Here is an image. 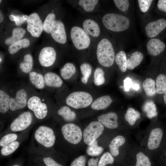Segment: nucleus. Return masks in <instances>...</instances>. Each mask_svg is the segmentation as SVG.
<instances>
[{
	"instance_id": "1",
	"label": "nucleus",
	"mask_w": 166,
	"mask_h": 166,
	"mask_svg": "<svg viewBox=\"0 0 166 166\" xmlns=\"http://www.w3.org/2000/svg\"><path fill=\"white\" fill-rule=\"evenodd\" d=\"M104 30L113 37L116 44L128 40L135 34L134 19L120 13H105L101 18Z\"/></svg>"
},
{
	"instance_id": "2",
	"label": "nucleus",
	"mask_w": 166,
	"mask_h": 166,
	"mask_svg": "<svg viewBox=\"0 0 166 166\" xmlns=\"http://www.w3.org/2000/svg\"><path fill=\"white\" fill-rule=\"evenodd\" d=\"M97 41L94 48L98 62L104 67H111L114 63L117 48L115 40L105 30Z\"/></svg>"
},
{
	"instance_id": "3",
	"label": "nucleus",
	"mask_w": 166,
	"mask_h": 166,
	"mask_svg": "<svg viewBox=\"0 0 166 166\" xmlns=\"http://www.w3.org/2000/svg\"><path fill=\"white\" fill-rule=\"evenodd\" d=\"M51 101L47 93L36 90L30 97L27 107L36 119L44 120L49 113L51 106Z\"/></svg>"
},
{
	"instance_id": "4",
	"label": "nucleus",
	"mask_w": 166,
	"mask_h": 166,
	"mask_svg": "<svg viewBox=\"0 0 166 166\" xmlns=\"http://www.w3.org/2000/svg\"><path fill=\"white\" fill-rule=\"evenodd\" d=\"M36 90L29 83H21L13 87L10 104V111L16 112L27 107L30 97Z\"/></svg>"
},
{
	"instance_id": "5",
	"label": "nucleus",
	"mask_w": 166,
	"mask_h": 166,
	"mask_svg": "<svg viewBox=\"0 0 166 166\" xmlns=\"http://www.w3.org/2000/svg\"><path fill=\"white\" fill-rule=\"evenodd\" d=\"M143 32L148 39L157 38L166 29V19L153 18L151 16L141 22Z\"/></svg>"
},
{
	"instance_id": "6",
	"label": "nucleus",
	"mask_w": 166,
	"mask_h": 166,
	"mask_svg": "<svg viewBox=\"0 0 166 166\" xmlns=\"http://www.w3.org/2000/svg\"><path fill=\"white\" fill-rule=\"evenodd\" d=\"M70 37L74 48L78 50H85L91 46L92 39L81 26L75 25L71 27Z\"/></svg>"
},
{
	"instance_id": "7",
	"label": "nucleus",
	"mask_w": 166,
	"mask_h": 166,
	"mask_svg": "<svg viewBox=\"0 0 166 166\" xmlns=\"http://www.w3.org/2000/svg\"><path fill=\"white\" fill-rule=\"evenodd\" d=\"M92 96L87 92L77 91L69 94L66 98L67 105L75 109L86 108L92 103Z\"/></svg>"
},
{
	"instance_id": "8",
	"label": "nucleus",
	"mask_w": 166,
	"mask_h": 166,
	"mask_svg": "<svg viewBox=\"0 0 166 166\" xmlns=\"http://www.w3.org/2000/svg\"><path fill=\"white\" fill-rule=\"evenodd\" d=\"M34 136L38 143L47 148L52 147L56 140L53 130L51 128L45 125L39 126L35 131Z\"/></svg>"
},
{
	"instance_id": "9",
	"label": "nucleus",
	"mask_w": 166,
	"mask_h": 166,
	"mask_svg": "<svg viewBox=\"0 0 166 166\" xmlns=\"http://www.w3.org/2000/svg\"><path fill=\"white\" fill-rule=\"evenodd\" d=\"M104 127L98 121L90 123L83 132L84 142L87 145L92 144L102 134Z\"/></svg>"
},
{
	"instance_id": "10",
	"label": "nucleus",
	"mask_w": 166,
	"mask_h": 166,
	"mask_svg": "<svg viewBox=\"0 0 166 166\" xmlns=\"http://www.w3.org/2000/svg\"><path fill=\"white\" fill-rule=\"evenodd\" d=\"M61 131L65 140L72 144H78L83 137V133L81 128L74 123L65 124L62 127Z\"/></svg>"
},
{
	"instance_id": "11",
	"label": "nucleus",
	"mask_w": 166,
	"mask_h": 166,
	"mask_svg": "<svg viewBox=\"0 0 166 166\" xmlns=\"http://www.w3.org/2000/svg\"><path fill=\"white\" fill-rule=\"evenodd\" d=\"M81 26L92 40H97L105 31H102L101 26L97 20L92 17L84 19Z\"/></svg>"
},
{
	"instance_id": "12",
	"label": "nucleus",
	"mask_w": 166,
	"mask_h": 166,
	"mask_svg": "<svg viewBox=\"0 0 166 166\" xmlns=\"http://www.w3.org/2000/svg\"><path fill=\"white\" fill-rule=\"evenodd\" d=\"M34 116L30 111H26L21 113L11 123L10 129L16 132L24 130L32 123Z\"/></svg>"
},
{
	"instance_id": "13",
	"label": "nucleus",
	"mask_w": 166,
	"mask_h": 166,
	"mask_svg": "<svg viewBox=\"0 0 166 166\" xmlns=\"http://www.w3.org/2000/svg\"><path fill=\"white\" fill-rule=\"evenodd\" d=\"M57 56L56 51L53 47L46 46L41 50L38 56V61L41 66L48 68L54 65Z\"/></svg>"
},
{
	"instance_id": "14",
	"label": "nucleus",
	"mask_w": 166,
	"mask_h": 166,
	"mask_svg": "<svg viewBox=\"0 0 166 166\" xmlns=\"http://www.w3.org/2000/svg\"><path fill=\"white\" fill-rule=\"evenodd\" d=\"M27 29L32 36L38 38L43 30V23L39 15L36 13L30 14L27 21Z\"/></svg>"
},
{
	"instance_id": "15",
	"label": "nucleus",
	"mask_w": 166,
	"mask_h": 166,
	"mask_svg": "<svg viewBox=\"0 0 166 166\" xmlns=\"http://www.w3.org/2000/svg\"><path fill=\"white\" fill-rule=\"evenodd\" d=\"M72 2L76 9L85 14H91L100 10L99 0H79L72 1Z\"/></svg>"
},
{
	"instance_id": "16",
	"label": "nucleus",
	"mask_w": 166,
	"mask_h": 166,
	"mask_svg": "<svg viewBox=\"0 0 166 166\" xmlns=\"http://www.w3.org/2000/svg\"><path fill=\"white\" fill-rule=\"evenodd\" d=\"M50 34L53 39L61 44L66 43L67 36L65 25L61 21L56 20L53 22L50 30Z\"/></svg>"
},
{
	"instance_id": "17",
	"label": "nucleus",
	"mask_w": 166,
	"mask_h": 166,
	"mask_svg": "<svg viewBox=\"0 0 166 166\" xmlns=\"http://www.w3.org/2000/svg\"><path fill=\"white\" fill-rule=\"evenodd\" d=\"M13 88L7 85L1 86L0 89V112L2 114L10 111V104Z\"/></svg>"
},
{
	"instance_id": "18",
	"label": "nucleus",
	"mask_w": 166,
	"mask_h": 166,
	"mask_svg": "<svg viewBox=\"0 0 166 166\" xmlns=\"http://www.w3.org/2000/svg\"><path fill=\"white\" fill-rule=\"evenodd\" d=\"M145 47L148 53L152 57L160 55L166 48L165 43L158 38L148 39Z\"/></svg>"
},
{
	"instance_id": "19",
	"label": "nucleus",
	"mask_w": 166,
	"mask_h": 166,
	"mask_svg": "<svg viewBox=\"0 0 166 166\" xmlns=\"http://www.w3.org/2000/svg\"><path fill=\"white\" fill-rule=\"evenodd\" d=\"M114 4L120 13L134 18V1L129 0H113Z\"/></svg>"
},
{
	"instance_id": "20",
	"label": "nucleus",
	"mask_w": 166,
	"mask_h": 166,
	"mask_svg": "<svg viewBox=\"0 0 166 166\" xmlns=\"http://www.w3.org/2000/svg\"><path fill=\"white\" fill-rule=\"evenodd\" d=\"M118 117L115 112H111L100 115L97 121L104 127L110 129H115L118 126Z\"/></svg>"
},
{
	"instance_id": "21",
	"label": "nucleus",
	"mask_w": 166,
	"mask_h": 166,
	"mask_svg": "<svg viewBox=\"0 0 166 166\" xmlns=\"http://www.w3.org/2000/svg\"><path fill=\"white\" fill-rule=\"evenodd\" d=\"M155 1L138 0V10L142 22L151 16V13L153 9Z\"/></svg>"
},
{
	"instance_id": "22",
	"label": "nucleus",
	"mask_w": 166,
	"mask_h": 166,
	"mask_svg": "<svg viewBox=\"0 0 166 166\" xmlns=\"http://www.w3.org/2000/svg\"><path fill=\"white\" fill-rule=\"evenodd\" d=\"M29 84L35 89L43 91L46 89L44 74L32 70L28 74Z\"/></svg>"
},
{
	"instance_id": "23",
	"label": "nucleus",
	"mask_w": 166,
	"mask_h": 166,
	"mask_svg": "<svg viewBox=\"0 0 166 166\" xmlns=\"http://www.w3.org/2000/svg\"><path fill=\"white\" fill-rule=\"evenodd\" d=\"M163 136V132L160 128H155L152 129L149 133L147 145L148 148L154 150L158 148L161 142Z\"/></svg>"
},
{
	"instance_id": "24",
	"label": "nucleus",
	"mask_w": 166,
	"mask_h": 166,
	"mask_svg": "<svg viewBox=\"0 0 166 166\" xmlns=\"http://www.w3.org/2000/svg\"><path fill=\"white\" fill-rule=\"evenodd\" d=\"M43 74L46 88L48 90L53 88H60L62 85V80L56 73L51 71H47Z\"/></svg>"
},
{
	"instance_id": "25",
	"label": "nucleus",
	"mask_w": 166,
	"mask_h": 166,
	"mask_svg": "<svg viewBox=\"0 0 166 166\" xmlns=\"http://www.w3.org/2000/svg\"><path fill=\"white\" fill-rule=\"evenodd\" d=\"M144 57V54L140 50L137 49L132 51L127 57V69L131 70L134 69L140 65Z\"/></svg>"
},
{
	"instance_id": "26",
	"label": "nucleus",
	"mask_w": 166,
	"mask_h": 166,
	"mask_svg": "<svg viewBox=\"0 0 166 166\" xmlns=\"http://www.w3.org/2000/svg\"><path fill=\"white\" fill-rule=\"evenodd\" d=\"M33 65L34 60L32 55L29 53L25 54L18 66L20 74L23 76L28 75L33 70Z\"/></svg>"
},
{
	"instance_id": "27",
	"label": "nucleus",
	"mask_w": 166,
	"mask_h": 166,
	"mask_svg": "<svg viewBox=\"0 0 166 166\" xmlns=\"http://www.w3.org/2000/svg\"><path fill=\"white\" fill-rule=\"evenodd\" d=\"M125 139L122 135H117L110 142L109 147L110 153L113 157L118 156L119 154V148L125 142Z\"/></svg>"
},
{
	"instance_id": "28",
	"label": "nucleus",
	"mask_w": 166,
	"mask_h": 166,
	"mask_svg": "<svg viewBox=\"0 0 166 166\" xmlns=\"http://www.w3.org/2000/svg\"><path fill=\"white\" fill-rule=\"evenodd\" d=\"M112 101L113 100L110 96H104L95 100L92 103L91 107L95 110L104 109L108 107Z\"/></svg>"
},
{
	"instance_id": "29",
	"label": "nucleus",
	"mask_w": 166,
	"mask_h": 166,
	"mask_svg": "<svg viewBox=\"0 0 166 166\" xmlns=\"http://www.w3.org/2000/svg\"><path fill=\"white\" fill-rule=\"evenodd\" d=\"M58 115L65 121L71 122L74 121L76 117L75 113L67 105H64L60 107L57 111Z\"/></svg>"
},
{
	"instance_id": "30",
	"label": "nucleus",
	"mask_w": 166,
	"mask_h": 166,
	"mask_svg": "<svg viewBox=\"0 0 166 166\" xmlns=\"http://www.w3.org/2000/svg\"><path fill=\"white\" fill-rule=\"evenodd\" d=\"M26 33L25 30L20 27L13 28L12 35L5 40V43L7 45H10L14 42L22 39Z\"/></svg>"
},
{
	"instance_id": "31",
	"label": "nucleus",
	"mask_w": 166,
	"mask_h": 166,
	"mask_svg": "<svg viewBox=\"0 0 166 166\" xmlns=\"http://www.w3.org/2000/svg\"><path fill=\"white\" fill-rule=\"evenodd\" d=\"M127 55L125 51L120 49L116 53L114 62L122 72H125L127 70Z\"/></svg>"
},
{
	"instance_id": "32",
	"label": "nucleus",
	"mask_w": 166,
	"mask_h": 166,
	"mask_svg": "<svg viewBox=\"0 0 166 166\" xmlns=\"http://www.w3.org/2000/svg\"><path fill=\"white\" fill-rule=\"evenodd\" d=\"M30 44V40L27 38L22 39L9 46L8 52L11 54H14L20 49L28 47Z\"/></svg>"
},
{
	"instance_id": "33",
	"label": "nucleus",
	"mask_w": 166,
	"mask_h": 166,
	"mask_svg": "<svg viewBox=\"0 0 166 166\" xmlns=\"http://www.w3.org/2000/svg\"><path fill=\"white\" fill-rule=\"evenodd\" d=\"M76 68L72 63L68 62L65 63L61 69L60 74L61 77L64 80L70 79L75 73Z\"/></svg>"
},
{
	"instance_id": "34",
	"label": "nucleus",
	"mask_w": 166,
	"mask_h": 166,
	"mask_svg": "<svg viewBox=\"0 0 166 166\" xmlns=\"http://www.w3.org/2000/svg\"><path fill=\"white\" fill-rule=\"evenodd\" d=\"M156 82L150 78L146 79L143 83V87L146 94L148 96H152L156 93Z\"/></svg>"
},
{
	"instance_id": "35",
	"label": "nucleus",
	"mask_w": 166,
	"mask_h": 166,
	"mask_svg": "<svg viewBox=\"0 0 166 166\" xmlns=\"http://www.w3.org/2000/svg\"><path fill=\"white\" fill-rule=\"evenodd\" d=\"M124 117L128 124L132 126L135 124L137 120L140 119V114L138 111L132 108H129L127 110Z\"/></svg>"
},
{
	"instance_id": "36",
	"label": "nucleus",
	"mask_w": 166,
	"mask_h": 166,
	"mask_svg": "<svg viewBox=\"0 0 166 166\" xmlns=\"http://www.w3.org/2000/svg\"><path fill=\"white\" fill-rule=\"evenodd\" d=\"M80 69L82 75L81 81L84 84H86L92 73V67L89 63L84 62L81 65Z\"/></svg>"
},
{
	"instance_id": "37",
	"label": "nucleus",
	"mask_w": 166,
	"mask_h": 166,
	"mask_svg": "<svg viewBox=\"0 0 166 166\" xmlns=\"http://www.w3.org/2000/svg\"><path fill=\"white\" fill-rule=\"evenodd\" d=\"M156 93L159 94L164 93L166 90V75L160 74L157 77L156 81Z\"/></svg>"
},
{
	"instance_id": "38",
	"label": "nucleus",
	"mask_w": 166,
	"mask_h": 166,
	"mask_svg": "<svg viewBox=\"0 0 166 166\" xmlns=\"http://www.w3.org/2000/svg\"><path fill=\"white\" fill-rule=\"evenodd\" d=\"M104 150L103 147L98 145L97 140L92 144L88 145L86 152L88 155L92 156H95L100 155Z\"/></svg>"
},
{
	"instance_id": "39",
	"label": "nucleus",
	"mask_w": 166,
	"mask_h": 166,
	"mask_svg": "<svg viewBox=\"0 0 166 166\" xmlns=\"http://www.w3.org/2000/svg\"><path fill=\"white\" fill-rule=\"evenodd\" d=\"M136 162L135 166H151L148 157L142 152H139L136 155Z\"/></svg>"
},
{
	"instance_id": "40",
	"label": "nucleus",
	"mask_w": 166,
	"mask_h": 166,
	"mask_svg": "<svg viewBox=\"0 0 166 166\" xmlns=\"http://www.w3.org/2000/svg\"><path fill=\"white\" fill-rule=\"evenodd\" d=\"M143 109L148 117L149 118L156 117L157 115L156 105L151 101L146 102L143 106Z\"/></svg>"
},
{
	"instance_id": "41",
	"label": "nucleus",
	"mask_w": 166,
	"mask_h": 166,
	"mask_svg": "<svg viewBox=\"0 0 166 166\" xmlns=\"http://www.w3.org/2000/svg\"><path fill=\"white\" fill-rule=\"evenodd\" d=\"M105 72L101 67H97L94 73V82L97 86H100L105 82Z\"/></svg>"
},
{
	"instance_id": "42",
	"label": "nucleus",
	"mask_w": 166,
	"mask_h": 166,
	"mask_svg": "<svg viewBox=\"0 0 166 166\" xmlns=\"http://www.w3.org/2000/svg\"><path fill=\"white\" fill-rule=\"evenodd\" d=\"M19 145V142L18 141H15L2 147L1 151V153L4 156L9 155L16 150Z\"/></svg>"
},
{
	"instance_id": "43",
	"label": "nucleus",
	"mask_w": 166,
	"mask_h": 166,
	"mask_svg": "<svg viewBox=\"0 0 166 166\" xmlns=\"http://www.w3.org/2000/svg\"><path fill=\"white\" fill-rule=\"evenodd\" d=\"M114 158L111 154L106 152L104 153L99 160L98 166H107L108 164H113Z\"/></svg>"
},
{
	"instance_id": "44",
	"label": "nucleus",
	"mask_w": 166,
	"mask_h": 166,
	"mask_svg": "<svg viewBox=\"0 0 166 166\" xmlns=\"http://www.w3.org/2000/svg\"><path fill=\"white\" fill-rule=\"evenodd\" d=\"M56 18V15L54 13H49L46 16L43 23V30L46 33L50 34L51 24Z\"/></svg>"
},
{
	"instance_id": "45",
	"label": "nucleus",
	"mask_w": 166,
	"mask_h": 166,
	"mask_svg": "<svg viewBox=\"0 0 166 166\" xmlns=\"http://www.w3.org/2000/svg\"><path fill=\"white\" fill-rule=\"evenodd\" d=\"M18 138L16 134L10 133L2 137L0 140V146L3 147L15 141Z\"/></svg>"
},
{
	"instance_id": "46",
	"label": "nucleus",
	"mask_w": 166,
	"mask_h": 166,
	"mask_svg": "<svg viewBox=\"0 0 166 166\" xmlns=\"http://www.w3.org/2000/svg\"><path fill=\"white\" fill-rule=\"evenodd\" d=\"M29 16L26 15H14L11 14L9 16V19L15 22L16 26L19 27L24 23L28 19Z\"/></svg>"
},
{
	"instance_id": "47",
	"label": "nucleus",
	"mask_w": 166,
	"mask_h": 166,
	"mask_svg": "<svg viewBox=\"0 0 166 166\" xmlns=\"http://www.w3.org/2000/svg\"><path fill=\"white\" fill-rule=\"evenodd\" d=\"M86 162V156L81 155L73 160L71 162L70 166H85Z\"/></svg>"
},
{
	"instance_id": "48",
	"label": "nucleus",
	"mask_w": 166,
	"mask_h": 166,
	"mask_svg": "<svg viewBox=\"0 0 166 166\" xmlns=\"http://www.w3.org/2000/svg\"><path fill=\"white\" fill-rule=\"evenodd\" d=\"M43 160L46 166H63L50 157H44Z\"/></svg>"
},
{
	"instance_id": "49",
	"label": "nucleus",
	"mask_w": 166,
	"mask_h": 166,
	"mask_svg": "<svg viewBox=\"0 0 166 166\" xmlns=\"http://www.w3.org/2000/svg\"><path fill=\"white\" fill-rule=\"evenodd\" d=\"M156 9L166 14V0H159L156 5Z\"/></svg>"
},
{
	"instance_id": "50",
	"label": "nucleus",
	"mask_w": 166,
	"mask_h": 166,
	"mask_svg": "<svg viewBox=\"0 0 166 166\" xmlns=\"http://www.w3.org/2000/svg\"><path fill=\"white\" fill-rule=\"evenodd\" d=\"M99 159L98 158H91L88 161V166H98Z\"/></svg>"
},
{
	"instance_id": "51",
	"label": "nucleus",
	"mask_w": 166,
	"mask_h": 166,
	"mask_svg": "<svg viewBox=\"0 0 166 166\" xmlns=\"http://www.w3.org/2000/svg\"><path fill=\"white\" fill-rule=\"evenodd\" d=\"M124 85L126 91L129 90V89L132 86V82L130 79L127 77L124 80Z\"/></svg>"
},
{
	"instance_id": "52",
	"label": "nucleus",
	"mask_w": 166,
	"mask_h": 166,
	"mask_svg": "<svg viewBox=\"0 0 166 166\" xmlns=\"http://www.w3.org/2000/svg\"><path fill=\"white\" fill-rule=\"evenodd\" d=\"M4 15L2 11L0 10V22L1 23L3 21L4 19Z\"/></svg>"
},
{
	"instance_id": "53",
	"label": "nucleus",
	"mask_w": 166,
	"mask_h": 166,
	"mask_svg": "<svg viewBox=\"0 0 166 166\" xmlns=\"http://www.w3.org/2000/svg\"><path fill=\"white\" fill-rule=\"evenodd\" d=\"M163 99L165 103L166 104V90L164 93Z\"/></svg>"
},
{
	"instance_id": "54",
	"label": "nucleus",
	"mask_w": 166,
	"mask_h": 166,
	"mask_svg": "<svg viewBox=\"0 0 166 166\" xmlns=\"http://www.w3.org/2000/svg\"><path fill=\"white\" fill-rule=\"evenodd\" d=\"M133 88L134 89L137 90L139 89V86L138 85L136 84L133 86Z\"/></svg>"
},
{
	"instance_id": "55",
	"label": "nucleus",
	"mask_w": 166,
	"mask_h": 166,
	"mask_svg": "<svg viewBox=\"0 0 166 166\" xmlns=\"http://www.w3.org/2000/svg\"><path fill=\"white\" fill-rule=\"evenodd\" d=\"M12 166H20L18 165H17V164H15V165H13Z\"/></svg>"
},
{
	"instance_id": "56",
	"label": "nucleus",
	"mask_w": 166,
	"mask_h": 166,
	"mask_svg": "<svg viewBox=\"0 0 166 166\" xmlns=\"http://www.w3.org/2000/svg\"></svg>"
}]
</instances>
